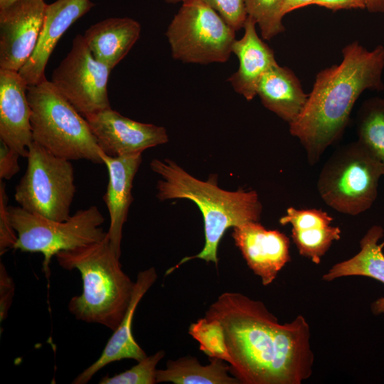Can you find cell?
I'll use <instances>...</instances> for the list:
<instances>
[{
  "mask_svg": "<svg viewBox=\"0 0 384 384\" xmlns=\"http://www.w3.org/2000/svg\"><path fill=\"white\" fill-rule=\"evenodd\" d=\"M205 316L218 319L231 358L230 373L242 384H301L312 374L310 328L298 315L279 323L261 302L227 292Z\"/></svg>",
  "mask_w": 384,
  "mask_h": 384,
  "instance_id": "cell-1",
  "label": "cell"
},
{
  "mask_svg": "<svg viewBox=\"0 0 384 384\" xmlns=\"http://www.w3.org/2000/svg\"><path fill=\"white\" fill-rule=\"evenodd\" d=\"M342 55L339 64L317 73L304 109L289 124L290 134L299 139L312 166L341 137L362 92L384 90L383 45L368 50L354 41L342 49Z\"/></svg>",
  "mask_w": 384,
  "mask_h": 384,
  "instance_id": "cell-2",
  "label": "cell"
},
{
  "mask_svg": "<svg viewBox=\"0 0 384 384\" xmlns=\"http://www.w3.org/2000/svg\"><path fill=\"white\" fill-rule=\"evenodd\" d=\"M150 167L161 177L156 184L158 199L192 201L199 208L204 222L205 245L201 251L183 258L166 274L195 258L213 262L217 267L218 247L225 232L231 227L260 219L262 206L255 191L223 190L218 186L215 175L207 181L199 180L169 159H154Z\"/></svg>",
  "mask_w": 384,
  "mask_h": 384,
  "instance_id": "cell-3",
  "label": "cell"
},
{
  "mask_svg": "<svg viewBox=\"0 0 384 384\" xmlns=\"http://www.w3.org/2000/svg\"><path fill=\"white\" fill-rule=\"evenodd\" d=\"M55 257L62 268L78 270L82 280V292L71 298L69 311L77 320L114 331L129 306L134 282L122 270L108 234L99 242L60 251Z\"/></svg>",
  "mask_w": 384,
  "mask_h": 384,
  "instance_id": "cell-4",
  "label": "cell"
},
{
  "mask_svg": "<svg viewBox=\"0 0 384 384\" xmlns=\"http://www.w3.org/2000/svg\"><path fill=\"white\" fill-rule=\"evenodd\" d=\"M33 142L70 161L102 164L101 149L86 119L47 79L28 85Z\"/></svg>",
  "mask_w": 384,
  "mask_h": 384,
  "instance_id": "cell-5",
  "label": "cell"
},
{
  "mask_svg": "<svg viewBox=\"0 0 384 384\" xmlns=\"http://www.w3.org/2000/svg\"><path fill=\"white\" fill-rule=\"evenodd\" d=\"M8 213L18 237L14 249L41 253L46 277L50 276L51 259L59 252L99 242L107 235L102 227L104 217L96 206L79 210L63 221L44 218L20 206H8Z\"/></svg>",
  "mask_w": 384,
  "mask_h": 384,
  "instance_id": "cell-6",
  "label": "cell"
},
{
  "mask_svg": "<svg viewBox=\"0 0 384 384\" xmlns=\"http://www.w3.org/2000/svg\"><path fill=\"white\" fill-rule=\"evenodd\" d=\"M382 176L378 161L356 141L338 148L327 159L317 180V190L334 210L358 215L375 201Z\"/></svg>",
  "mask_w": 384,
  "mask_h": 384,
  "instance_id": "cell-7",
  "label": "cell"
},
{
  "mask_svg": "<svg viewBox=\"0 0 384 384\" xmlns=\"http://www.w3.org/2000/svg\"><path fill=\"white\" fill-rule=\"evenodd\" d=\"M235 31L203 0H184L166 32L175 60L187 63L226 62Z\"/></svg>",
  "mask_w": 384,
  "mask_h": 384,
  "instance_id": "cell-8",
  "label": "cell"
},
{
  "mask_svg": "<svg viewBox=\"0 0 384 384\" xmlns=\"http://www.w3.org/2000/svg\"><path fill=\"white\" fill-rule=\"evenodd\" d=\"M26 158V170L15 188V201L30 213L66 220L76 191L71 161L53 155L33 142Z\"/></svg>",
  "mask_w": 384,
  "mask_h": 384,
  "instance_id": "cell-9",
  "label": "cell"
},
{
  "mask_svg": "<svg viewBox=\"0 0 384 384\" xmlns=\"http://www.w3.org/2000/svg\"><path fill=\"white\" fill-rule=\"evenodd\" d=\"M111 69L97 60L83 35H77L67 55L52 73L51 83L83 117L110 108L107 82Z\"/></svg>",
  "mask_w": 384,
  "mask_h": 384,
  "instance_id": "cell-10",
  "label": "cell"
},
{
  "mask_svg": "<svg viewBox=\"0 0 384 384\" xmlns=\"http://www.w3.org/2000/svg\"><path fill=\"white\" fill-rule=\"evenodd\" d=\"M47 4L17 0L0 8V69L18 72L37 46Z\"/></svg>",
  "mask_w": 384,
  "mask_h": 384,
  "instance_id": "cell-11",
  "label": "cell"
},
{
  "mask_svg": "<svg viewBox=\"0 0 384 384\" xmlns=\"http://www.w3.org/2000/svg\"><path fill=\"white\" fill-rule=\"evenodd\" d=\"M84 117L100 149L110 156L142 153L169 142L164 127L133 120L111 107Z\"/></svg>",
  "mask_w": 384,
  "mask_h": 384,
  "instance_id": "cell-12",
  "label": "cell"
},
{
  "mask_svg": "<svg viewBox=\"0 0 384 384\" xmlns=\"http://www.w3.org/2000/svg\"><path fill=\"white\" fill-rule=\"evenodd\" d=\"M232 237L247 266L264 286L272 284L291 261L289 238L279 230L266 229L259 221L234 227Z\"/></svg>",
  "mask_w": 384,
  "mask_h": 384,
  "instance_id": "cell-13",
  "label": "cell"
},
{
  "mask_svg": "<svg viewBox=\"0 0 384 384\" xmlns=\"http://www.w3.org/2000/svg\"><path fill=\"white\" fill-rule=\"evenodd\" d=\"M28 84L18 72L0 69V139L26 158L33 142Z\"/></svg>",
  "mask_w": 384,
  "mask_h": 384,
  "instance_id": "cell-14",
  "label": "cell"
},
{
  "mask_svg": "<svg viewBox=\"0 0 384 384\" xmlns=\"http://www.w3.org/2000/svg\"><path fill=\"white\" fill-rule=\"evenodd\" d=\"M95 4L90 0H56L47 4L43 28L36 49L18 73L32 85L46 80L45 69L63 33Z\"/></svg>",
  "mask_w": 384,
  "mask_h": 384,
  "instance_id": "cell-15",
  "label": "cell"
},
{
  "mask_svg": "<svg viewBox=\"0 0 384 384\" xmlns=\"http://www.w3.org/2000/svg\"><path fill=\"white\" fill-rule=\"evenodd\" d=\"M142 154L110 156L102 151L101 158L108 171V184L103 200L107 208L110 224L107 231L110 245L119 257L122 230L133 201L134 178L142 163Z\"/></svg>",
  "mask_w": 384,
  "mask_h": 384,
  "instance_id": "cell-16",
  "label": "cell"
},
{
  "mask_svg": "<svg viewBox=\"0 0 384 384\" xmlns=\"http://www.w3.org/2000/svg\"><path fill=\"white\" fill-rule=\"evenodd\" d=\"M156 279L157 273L154 267L138 273L131 302L123 319L114 331L98 359L80 373L73 384L87 383L99 370L111 363L123 359L139 361L146 356L134 338L132 324L138 304Z\"/></svg>",
  "mask_w": 384,
  "mask_h": 384,
  "instance_id": "cell-17",
  "label": "cell"
},
{
  "mask_svg": "<svg viewBox=\"0 0 384 384\" xmlns=\"http://www.w3.org/2000/svg\"><path fill=\"white\" fill-rule=\"evenodd\" d=\"M256 23L247 16L243 36L234 41L232 53L239 60V68L229 78L234 90L247 101L257 95L258 84L263 75L277 64L273 50L258 36Z\"/></svg>",
  "mask_w": 384,
  "mask_h": 384,
  "instance_id": "cell-18",
  "label": "cell"
},
{
  "mask_svg": "<svg viewBox=\"0 0 384 384\" xmlns=\"http://www.w3.org/2000/svg\"><path fill=\"white\" fill-rule=\"evenodd\" d=\"M332 220V217L321 209L289 207L279 222L292 225V238L299 253L319 264L333 242L341 238V230L331 225Z\"/></svg>",
  "mask_w": 384,
  "mask_h": 384,
  "instance_id": "cell-19",
  "label": "cell"
},
{
  "mask_svg": "<svg viewBox=\"0 0 384 384\" xmlns=\"http://www.w3.org/2000/svg\"><path fill=\"white\" fill-rule=\"evenodd\" d=\"M141 25L134 19L109 18L92 25L83 37L94 58L112 70L139 38Z\"/></svg>",
  "mask_w": 384,
  "mask_h": 384,
  "instance_id": "cell-20",
  "label": "cell"
},
{
  "mask_svg": "<svg viewBox=\"0 0 384 384\" xmlns=\"http://www.w3.org/2000/svg\"><path fill=\"white\" fill-rule=\"evenodd\" d=\"M257 95L267 109L290 124L302 112L309 94L291 69L276 64L262 77Z\"/></svg>",
  "mask_w": 384,
  "mask_h": 384,
  "instance_id": "cell-21",
  "label": "cell"
},
{
  "mask_svg": "<svg viewBox=\"0 0 384 384\" xmlns=\"http://www.w3.org/2000/svg\"><path fill=\"white\" fill-rule=\"evenodd\" d=\"M384 230L378 225L371 226L360 241V250L352 257L333 265L323 275L325 281L348 276L367 277L384 284V242L379 244ZM370 311L375 316L384 314V297L373 301Z\"/></svg>",
  "mask_w": 384,
  "mask_h": 384,
  "instance_id": "cell-22",
  "label": "cell"
},
{
  "mask_svg": "<svg viewBox=\"0 0 384 384\" xmlns=\"http://www.w3.org/2000/svg\"><path fill=\"white\" fill-rule=\"evenodd\" d=\"M230 366L225 361L210 358V363L203 366L193 356L169 360L165 369L156 370V383L174 384H239L229 375Z\"/></svg>",
  "mask_w": 384,
  "mask_h": 384,
  "instance_id": "cell-23",
  "label": "cell"
},
{
  "mask_svg": "<svg viewBox=\"0 0 384 384\" xmlns=\"http://www.w3.org/2000/svg\"><path fill=\"white\" fill-rule=\"evenodd\" d=\"M358 142L379 164L384 176V97L363 102L356 114Z\"/></svg>",
  "mask_w": 384,
  "mask_h": 384,
  "instance_id": "cell-24",
  "label": "cell"
},
{
  "mask_svg": "<svg viewBox=\"0 0 384 384\" xmlns=\"http://www.w3.org/2000/svg\"><path fill=\"white\" fill-rule=\"evenodd\" d=\"M188 334L200 344V350L209 358L225 361L229 365V354L221 323L216 319L203 317L188 328Z\"/></svg>",
  "mask_w": 384,
  "mask_h": 384,
  "instance_id": "cell-25",
  "label": "cell"
},
{
  "mask_svg": "<svg viewBox=\"0 0 384 384\" xmlns=\"http://www.w3.org/2000/svg\"><path fill=\"white\" fill-rule=\"evenodd\" d=\"M284 0H245L246 12L258 25L262 37L270 40L284 31Z\"/></svg>",
  "mask_w": 384,
  "mask_h": 384,
  "instance_id": "cell-26",
  "label": "cell"
},
{
  "mask_svg": "<svg viewBox=\"0 0 384 384\" xmlns=\"http://www.w3.org/2000/svg\"><path fill=\"white\" fill-rule=\"evenodd\" d=\"M165 351H159L151 356H146L129 370L112 377L106 375L100 384H154L156 383L158 363L164 357Z\"/></svg>",
  "mask_w": 384,
  "mask_h": 384,
  "instance_id": "cell-27",
  "label": "cell"
},
{
  "mask_svg": "<svg viewBox=\"0 0 384 384\" xmlns=\"http://www.w3.org/2000/svg\"><path fill=\"white\" fill-rule=\"evenodd\" d=\"M235 31L242 28L247 17L245 0H203Z\"/></svg>",
  "mask_w": 384,
  "mask_h": 384,
  "instance_id": "cell-28",
  "label": "cell"
},
{
  "mask_svg": "<svg viewBox=\"0 0 384 384\" xmlns=\"http://www.w3.org/2000/svg\"><path fill=\"white\" fill-rule=\"evenodd\" d=\"M8 198L5 183H0V254L2 255L9 249H14L17 234L13 228L8 213Z\"/></svg>",
  "mask_w": 384,
  "mask_h": 384,
  "instance_id": "cell-29",
  "label": "cell"
},
{
  "mask_svg": "<svg viewBox=\"0 0 384 384\" xmlns=\"http://www.w3.org/2000/svg\"><path fill=\"white\" fill-rule=\"evenodd\" d=\"M15 293L13 278L7 272L4 265L0 262V321H4L12 304Z\"/></svg>",
  "mask_w": 384,
  "mask_h": 384,
  "instance_id": "cell-30",
  "label": "cell"
},
{
  "mask_svg": "<svg viewBox=\"0 0 384 384\" xmlns=\"http://www.w3.org/2000/svg\"><path fill=\"white\" fill-rule=\"evenodd\" d=\"M20 154L1 142L0 144V178L9 180L20 170L18 157Z\"/></svg>",
  "mask_w": 384,
  "mask_h": 384,
  "instance_id": "cell-31",
  "label": "cell"
},
{
  "mask_svg": "<svg viewBox=\"0 0 384 384\" xmlns=\"http://www.w3.org/2000/svg\"><path fill=\"white\" fill-rule=\"evenodd\" d=\"M313 4L333 11L366 9L365 0H314Z\"/></svg>",
  "mask_w": 384,
  "mask_h": 384,
  "instance_id": "cell-32",
  "label": "cell"
},
{
  "mask_svg": "<svg viewBox=\"0 0 384 384\" xmlns=\"http://www.w3.org/2000/svg\"><path fill=\"white\" fill-rule=\"evenodd\" d=\"M314 0H284L282 14L284 16L287 14L300 8L314 4Z\"/></svg>",
  "mask_w": 384,
  "mask_h": 384,
  "instance_id": "cell-33",
  "label": "cell"
},
{
  "mask_svg": "<svg viewBox=\"0 0 384 384\" xmlns=\"http://www.w3.org/2000/svg\"><path fill=\"white\" fill-rule=\"evenodd\" d=\"M366 9L370 13H384V0H365Z\"/></svg>",
  "mask_w": 384,
  "mask_h": 384,
  "instance_id": "cell-34",
  "label": "cell"
},
{
  "mask_svg": "<svg viewBox=\"0 0 384 384\" xmlns=\"http://www.w3.org/2000/svg\"><path fill=\"white\" fill-rule=\"evenodd\" d=\"M17 0H0V8H4Z\"/></svg>",
  "mask_w": 384,
  "mask_h": 384,
  "instance_id": "cell-35",
  "label": "cell"
},
{
  "mask_svg": "<svg viewBox=\"0 0 384 384\" xmlns=\"http://www.w3.org/2000/svg\"><path fill=\"white\" fill-rule=\"evenodd\" d=\"M169 4H177L178 2H183L184 0H165Z\"/></svg>",
  "mask_w": 384,
  "mask_h": 384,
  "instance_id": "cell-36",
  "label": "cell"
}]
</instances>
